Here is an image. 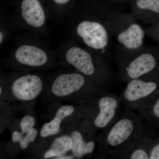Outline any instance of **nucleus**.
Returning a JSON list of instances; mask_svg holds the SVG:
<instances>
[{
    "label": "nucleus",
    "instance_id": "4be33fe9",
    "mask_svg": "<svg viewBox=\"0 0 159 159\" xmlns=\"http://www.w3.org/2000/svg\"><path fill=\"white\" fill-rule=\"evenodd\" d=\"M55 4L59 6H65L67 5L70 0H53Z\"/></svg>",
    "mask_w": 159,
    "mask_h": 159
},
{
    "label": "nucleus",
    "instance_id": "dca6fc26",
    "mask_svg": "<svg viewBox=\"0 0 159 159\" xmlns=\"http://www.w3.org/2000/svg\"><path fill=\"white\" fill-rule=\"evenodd\" d=\"M138 111L142 119L151 124L159 125V94L148 107Z\"/></svg>",
    "mask_w": 159,
    "mask_h": 159
},
{
    "label": "nucleus",
    "instance_id": "39448f33",
    "mask_svg": "<svg viewBox=\"0 0 159 159\" xmlns=\"http://www.w3.org/2000/svg\"><path fill=\"white\" fill-rule=\"evenodd\" d=\"M86 101L85 119L97 131L105 129L121 111L122 101L116 94L102 92Z\"/></svg>",
    "mask_w": 159,
    "mask_h": 159
},
{
    "label": "nucleus",
    "instance_id": "423d86ee",
    "mask_svg": "<svg viewBox=\"0 0 159 159\" xmlns=\"http://www.w3.org/2000/svg\"><path fill=\"white\" fill-rule=\"evenodd\" d=\"M143 77L127 82L120 97L122 104L132 110H141L148 107L159 94V83Z\"/></svg>",
    "mask_w": 159,
    "mask_h": 159
},
{
    "label": "nucleus",
    "instance_id": "412c9836",
    "mask_svg": "<svg viewBox=\"0 0 159 159\" xmlns=\"http://www.w3.org/2000/svg\"><path fill=\"white\" fill-rule=\"evenodd\" d=\"M6 30H4L3 29H1V31H0V44L1 45H2L3 43L6 40Z\"/></svg>",
    "mask_w": 159,
    "mask_h": 159
},
{
    "label": "nucleus",
    "instance_id": "f257e3e1",
    "mask_svg": "<svg viewBox=\"0 0 159 159\" xmlns=\"http://www.w3.org/2000/svg\"><path fill=\"white\" fill-rule=\"evenodd\" d=\"M133 111L125 107L97 138V154L100 158L115 159L131 143L147 134L142 118Z\"/></svg>",
    "mask_w": 159,
    "mask_h": 159
},
{
    "label": "nucleus",
    "instance_id": "9d476101",
    "mask_svg": "<svg viewBox=\"0 0 159 159\" xmlns=\"http://www.w3.org/2000/svg\"><path fill=\"white\" fill-rule=\"evenodd\" d=\"M48 14L39 0H22L18 17L23 26L33 31L44 29Z\"/></svg>",
    "mask_w": 159,
    "mask_h": 159
},
{
    "label": "nucleus",
    "instance_id": "ddd939ff",
    "mask_svg": "<svg viewBox=\"0 0 159 159\" xmlns=\"http://www.w3.org/2000/svg\"><path fill=\"white\" fill-rule=\"evenodd\" d=\"M152 141V139L147 134L143 136L129 144L115 158L149 159V150Z\"/></svg>",
    "mask_w": 159,
    "mask_h": 159
},
{
    "label": "nucleus",
    "instance_id": "f8f14e48",
    "mask_svg": "<svg viewBox=\"0 0 159 159\" xmlns=\"http://www.w3.org/2000/svg\"><path fill=\"white\" fill-rule=\"evenodd\" d=\"M157 61L152 54L144 53L131 61L124 69L125 80L128 82L148 74L155 69Z\"/></svg>",
    "mask_w": 159,
    "mask_h": 159
},
{
    "label": "nucleus",
    "instance_id": "6ab92c4d",
    "mask_svg": "<svg viewBox=\"0 0 159 159\" xmlns=\"http://www.w3.org/2000/svg\"><path fill=\"white\" fill-rule=\"evenodd\" d=\"M35 124V119L30 115L25 116L20 122L21 132L22 134L26 133L28 131L34 128Z\"/></svg>",
    "mask_w": 159,
    "mask_h": 159
},
{
    "label": "nucleus",
    "instance_id": "2eb2a0df",
    "mask_svg": "<svg viewBox=\"0 0 159 159\" xmlns=\"http://www.w3.org/2000/svg\"><path fill=\"white\" fill-rule=\"evenodd\" d=\"M73 141L69 135H63L55 138L51 146L43 154V158L49 159L57 157L64 155L69 151H71Z\"/></svg>",
    "mask_w": 159,
    "mask_h": 159
},
{
    "label": "nucleus",
    "instance_id": "5701e85b",
    "mask_svg": "<svg viewBox=\"0 0 159 159\" xmlns=\"http://www.w3.org/2000/svg\"><path fill=\"white\" fill-rule=\"evenodd\" d=\"M74 157L73 155H64L61 156H59L58 157H57L55 158V159H74Z\"/></svg>",
    "mask_w": 159,
    "mask_h": 159
},
{
    "label": "nucleus",
    "instance_id": "7ed1b4c3",
    "mask_svg": "<svg viewBox=\"0 0 159 159\" xmlns=\"http://www.w3.org/2000/svg\"><path fill=\"white\" fill-rule=\"evenodd\" d=\"M10 61L20 70H38L54 66L57 56L42 44L29 40H22L12 51Z\"/></svg>",
    "mask_w": 159,
    "mask_h": 159
},
{
    "label": "nucleus",
    "instance_id": "1a4fd4ad",
    "mask_svg": "<svg viewBox=\"0 0 159 159\" xmlns=\"http://www.w3.org/2000/svg\"><path fill=\"white\" fill-rule=\"evenodd\" d=\"M75 32L86 45L93 50H102L108 44L106 30L98 22L90 20L79 22L75 28Z\"/></svg>",
    "mask_w": 159,
    "mask_h": 159
},
{
    "label": "nucleus",
    "instance_id": "a211bd4d",
    "mask_svg": "<svg viewBox=\"0 0 159 159\" xmlns=\"http://www.w3.org/2000/svg\"><path fill=\"white\" fill-rule=\"evenodd\" d=\"M22 134V138L20 141L19 144L20 148L22 149H25L29 147L31 142L35 141L37 136L38 131L36 129L33 128L28 131L26 133Z\"/></svg>",
    "mask_w": 159,
    "mask_h": 159
},
{
    "label": "nucleus",
    "instance_id": "4468645a",
    "mask_svg": "<svg viewBox=\"0 0 159 159\" xmlns=\"http://www.w3.org/2000/svg\"><path fill=\"white\" fill-rule=\"evenodd\" d=\"M145 33L141 26L132 24L118 36V40L126 48L136 49L143 43Z\"/></svg>",
    "mask_w": 159,
    "mask_h": 159
},
{
    "label": "nucleus",
    "instance_id": "6e6552de",
    "mask_svg": "<svg viewBox=\"0 0 159 159\" xmlns=\"http://www.w3.org/2000/svg\"><path fill=\"white\" fill-rule=\"evenodd\" d=\"M70 135L73 141L72 152L76 158H81L93 153L96 146L97 139L95 134L97 131L88 120L80 118L72 122Z\"/></svg>",
    "mask_w": 159,
    "mask_h": 159
},
{
    "label": "nucleus",
    "instance_id": "f3484780",
    "mask_svg": "<svg viewBox=\"0 0 159 159\" xmlns=\"http://www.w3.org/2000/svg\"><path fill=\"white\" fill-rule=\"evenodd\" d=\"M136 3L139 9L159 13V0H137Z\"/></svg>",
    "mask_w": 159,
    "mask_h": 159
},
{
    "label": "nucleus",
    "instance_id": "9b49d317",
    "mask_svg": "<svg viewBox=\"0 0 159 159\" xmlns=\"http://www.w3.org/2000/svg\"><path fill=\"white\" fill-rule=\"evenodd\" d=\"M86 111V107L84 103L78 106L64 105L60 107L51 122L43 125L40 132V136L45 138L57 134L59 132L62 122L66 118L73 116L84 117Z\"/></svg>",
    "mask_w": 159,
    "mask_h": 159
},
{
    "label": "nucleus",
    "instance_id": "0eeeda50",
    "mask_svg": "<svg viewBox=\"0 0 159 159\" xmlns=\"http://www.w3.org/2000/svg\"><path fill=\"white\" fill-rule=\"evenodd\" d=\"M48 84L47 80L37 73L16 74L9 80V91L18 101H33L45 93Z\"/></svg>",
    "mask_w": 159,
    "mask_h": 159
},
{
    "label": "nucleus",
    "instance_id": "20e7f679",
    "mask_svg": "<svg viewBox=\"0 0 159 159\" xmlns=\"http://www.w3.org/2000/svg\"><path fill=\"white\" fill-rule=\"evenodd\" d=\"M59 57L63 65L74 69L97 84L102 86L106 83V73L99 70L90 53L79 46L66 43L60 49Z\"/></svg>",
    "mask_w": 159,
    "mask_h": 159
},
{
    "label": "nucleus",
    "instance_id": "b1692460",
    "mask_svg": "<svg viewBox=\"0 0 159 159\" xmlns=\"http://www.w3.org/2000/svg\"><path fill=\"white\" fill-rule=\"evenodd\" d=\"M3 91V88L2 87V86L0 87V94L1 95H2V92Z\"/></svg>",
    "mask_w": 159,
    "mask_h": 159
},
{
    "label": "nucleus",
    "instance_id": "f03ea898",
    "mask_svg": "<svg viewBox=\"0 0 159 159\" xmlns=\"http://www.w3.org/2000/svg\"><path fill=\"white\" fill-rule=\"evenodd\" d=\"M103 92L102 86L77 71L61 72L48 82L45 94L51 99L82 103Z\"/></svg>",
    "mask_w": 159,
    "mask_h": 159
},
{
    "label": "nucleus",
    "instance_id": "aec40b11",
    "mask_svg": "<svg viewBox=\"0 0 159 159\" xmlns=\"http://www.w3.org/2000/svg\"><path fill=\"white\" fill-rule=\"evenodd\" d=\"M149 159H159V141L152 139L149 150Z\"/></svg>",
    "mask_w": 159,
    "mask_h": 159
}]
</instances>
